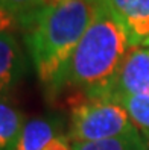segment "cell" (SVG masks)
I'll return each instance as SVG.
<instances>
[{
  "label": "cell",
  "mask_w": 149,
  "mask_h": 150,
  "mask_svg": "<svg viewBox=\"0 0 149 150\" xmlns=\"http://www.w3.org/2000/svg\"><path fill=\"white\" fill-rule=\"evenodd\" d=\"M96 9L98 5L87 0H50L20 24L35 73L52 94L59 91L64 70Z\"/></svg>",
  "instance_id": "cell-1"
},
{
  "label": "cell",
  "mask_w": 149,
  "mask_h": 150,
  "mask_svg": "<svg viewBox=\"0 0 149 150\" xmlns=\"http://www.w3.org/2000/svg\"><path fill=\"white\" fill-rule=\"evenodd\" d=\"M131 47L125 28L107 2L98 5L94 18L64 70L59 91L72 88L82 97H103Z\"/></svg>",
  "instance_id": "cell-2"
},
{
  "label": "cell",
  "mask_w": 149,
  "mask_h": 150,
  "mask_svg": "<svg viewBox=\"0 0 149 150\" xmlns=\"http://www.w3.org/2000/svg\"><path fill=\"white\" fill-rule=\"evenodd\" d=\"M140 134L120 103L107 97H84L70 111L67 139L96 143Z\"/></svg>",
  "instance_id": "cell-3"
},
{
  "label": "cell",
  "mask_w": 149,
  "mask_h": 150,
  "mask_svg": "<svg viewBox=\"0 0 149 150\" xmlns=\"http://www.w3.org/2000/svg\"><path fill=\"white\" fill-rule=\"evenodd\" d=\"M114 93L149 96V46H133L103 97Z\"/></svg>",
  "instance_id": "cell-4"
},
{
  "label": "cell",
  "mask_w": 149,
  "mask_h": 150,
  "mask_svg": "<svg viewBox=\"0 0 149 150\" xmlns=\"http://www.w3.org/2000/svg\"><path fill=\"white\" fill-rule=\"evenodd\" d=\"M125 28L131 46H149V0H107Z\"/></svg>",
  "instance_id": "cell-5"
},
{
  "label": "cell",
  "mask_w": 149,
  "mask_h": 150,
  "mask_svg": "<svg viewBox=\"0 0 149 150\" xmlns=\"http://www.w3.org/2000/svg\"><path fill=\"white\" fill-rule=\"evenodd\" d=\"M26 71L24 52L12 30L0 33V97L19 83Z\"/></svg>",
  "instance_id": "cell-6"
},
{
  "label": "cell",
  "mask_w": 149,
  "mask_h": 150,
  "mask_svg": "<svg viewBox=\"0 0 149 150\" xmlns=\"http://www.w3.org/2000/svg\"><path fill=\"white\" fill-rule=\"evenodd\" d=\"M56 137V123L52 118H31L24 121L11 150H46Z\"/></svg>",
  "instance_id": "cell-7"
},
{
  "label": "cell",
  "mask_w": 149,
  "mask_h": 150,
  "mask_svg": "<svg viewBox=\"0 0 149 150\" xmlns=\"http://www.w3.org/2000/svg\"><path fill=\"white\" fill-rule=\"evenodd\" d=\"M107 99L120 103L140 134L149 135V96L114 93L107 96Z\"/></svg>",
  "instance_id": "cell-8"
},
{
  "label": "cell",
  "mask_w": 149,
  "mask_h": 150,
  "mask_svg": "<svg viewBox=\"0 0 149 150\" xmlns=\"http://www.w3.org/2000/svg\"><path fill=\"white\" fill-rule=\"evenodd\" d=\"M24 125L20 109L0 99V150H11Z\"/></svg>",
  "instance_id": "cell-9"
},
{
  "label": "cell",
  "mask_w": 149,
  "mask_h": 150,
  "mask_svg": "<svg viewBox=\"0 0 149 150\" xmlns=\"http://www.w3.org/2000/svg\"><path fill=\"white\" fill-rule=\"evenodd\" d=\"M73 150H148L142 134L133 137H122L96 143H70Z\"/></svg>",
  "instance_id": "cell-10"
},
{
  "label": "cell",
  "mask_w": 149,
  "mask_h": 150,
  "mask_svg": "<svg viewBox=\"0 0 149 150\" xmlns=\"http://www.w3.org/2000/svg\"><path fill=\"white\" fill-rule=\"evenodd\" d=\"M49 3L50 0H0V8L12 14L21 24Z\"/></svg>",
  "instance_id": "cell-11"
},
{
  "label": "cell",
  "mask_w": 149,
  "mask_h": 150,
  "mask_svg": "<svg viewBox=\"0 0 149 150\" xmlns=\"http://www.w3.org/2000/svg\"><path fill=\"white\" fill-rule=\"evenodd\" d=\"M17 24H19V20H17L12 14L5 11L3 8H0V33L12 30L14 26H17Z\"/></svg>",
  "instance_id": "cell-12"
},
{
  "label": "cell",
  "mask_w": 149,
  "mask_h": 150,
  "mask_svg": "<svg viewBox=\"0 0 149 150\" xmlns=\"http://www.w3.org/2000/svg\"><path fill=\"white\" fill-rule=\"evenodd\" d=\"M46 150H73L70 141L67 139L66 135H58L52 143L46 147Z\"/></svg>",
  "instance_id": "cell-13"
},
{
  "label": "cell",
  "mask_w": 149,
  "mask_h": 150,
  "mask_svg": "<svg viewBox=\"0 0 149 150\" xmlns=\"http://www.w3.org/2000/svg\"><path fill=\"white\" fill-rule=\"evenodd\" d=\"M87 2H90V3H96V5H99V3H103V2H107V0H87Z\"/></svg>",
  "instance_id": "cell-14"
},
{
  "label": "cell",
  "mask_w": 149,
  "mask_h": 150,
  "mask_svg": "<svg viewBox=\"0 0 149 150\" xmlns=\"http://www.w3.org/2000/svg\"><path fill=\"white\" fill-rule=\"evenodd\" d=\"M145 141H146V146H148V150H149V135H143Z\"/></svg>",
  "instance_id": "cell-15"
}]
</instances>
